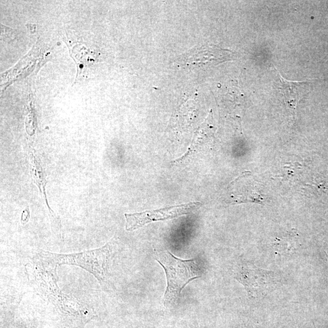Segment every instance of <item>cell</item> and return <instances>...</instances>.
Returning a JSON list of instances; mask_svg holds the SVG:
<instances>
[{
  "label": "cell",
  "instance_id": "2",
  "mask_svg": "<svg viewBox=\"0 0 328 328\" xmlns=\"http://www.w3.org/2000/svg\"><path fill=\"white\" fill-rule=\"evenodd\" d=\"M156 260L166 274L167 284L163 303L166 307H172L178 301L183 289L190 282L200 277L199 260L180 259L169 251L159 253Z\"/></svg>",
  "mask_w": 328,
  "mask_h": 328
},
{
  "label": "cell",
  "instance_id": "5",
  "mask_svg": "<svg viewBox=\"0 0 328 328\" xmlns=\"http://www.w3.org/2000/svg\"><path fill=\"white\" fill-rule=\"evenodd\" d=\"M28 153L30 171L31 175L33 176V181L38 186L40 192L42 194V197L45 199V201H46L48 204L46 191H45V186H46V178H45V174L42 166H41L40 160H38L37 157L35 155L33 150H31V149H29Z\"/></svg>",
  "mask_w": 328,
  "mask_h": 328
},
{
  "label": "cell",
  "instance_id": "3",
  "mask_svg": "<svg viewBox=\"0 0 328 328\" xmlns=\"http://www.w3.org/2000/svg\"><path fill=\"white\" fill-rule=\"evenodd\" d=\"M201 205L199 202H191L189 203L157 210H146L140 213L125 214V229L127 231H133L152 222L171 220L182 215L191 214L192 212L197 210Z\"/></svg>",
  "mask_w": 328,
  "mask_h": 328
},
{
  "label": "cell",
  "instance_id": "6",
  "mask_svg": "<svg viewBox=\"0 0 328 328\" xmlns=\"http://www.w3.org/2000/svg\"><path fill=\"white\" fill-rule=\"evenodd\" d=\"M191 326V328H200L199 326V324L197 321H194V322H192L191 324V326Z\"/></svg>",
  "mask_w": 328,
  "mask_h": 328
},
{
  "label": "cell",
  "instance_id": "1",
  "mask_svg": "<svg viewBox=\"0 0 328 328\" xmlns=\"http://www.w3.org/2000/svg\"><path fill=\"white\" fill-rule=\"evenodd\" d=\"M112 250L111 241L101 248L70 255L41 251L38 254L36 261L47 268L54 269L62 265L81 267L94 275L102 285L107 278Z\"/></svg>",
  "mask_w": 328,
  "mask_h": 328
},
{
  "label": "cell",
  "instance_id": "4",
  "mask_svg": "<svg viewBox=\"0 0 328 328\" xmlns=\"http://www.w3.org/2000/svg\"><path fill=\"white\" fill-rule=\"evenodd\" d=\"M277 89L282 96L286 109L295 118L297 114L298 103L300 101L305 90L307 82L289 81L283 77L278 72Z\"/></svg>",
  "mask_w": 328,
  "mask_h": 328
}]
</instances>
